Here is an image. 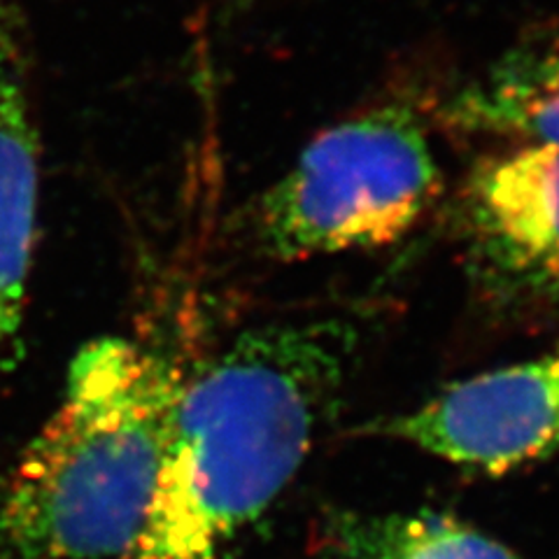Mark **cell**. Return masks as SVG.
Returning <instances> with one entry per match:
<instances>
[{
  "label": "cell",
  "mask_w": 559,
  "mask_h": 559,
  "mask_svg": "<svg viewBox=\"0 0 559 559\" xmlns=\"http://www.w3.org/2000/svg\"><path fill=\"white\" fill-rule=\"evenodd\" d=\"M345 353L334 326L273 324L187 378L127 559H224L299 474L341 390Z\"/></svg>",
  "instance_id": "cell-1"
},
{
  "label": "cell",
  "mask_w": 559,
  "mask_h": 559,
  "mask_svg": "<svg viewBox=\"0 0 559 559\" xmlns=\"http://www.w3.org/2000/svg\"><path fill=\"white\" fill-rule=\"evenodd\" d=\"M185 380L168 357L129 338L82 349L8 485L0 538L14 559L129 557Z\"/></svg>",
  "instance_id": "cell-2"
},
{
  "label": "cell",
  "mask_w": 559,
  "mask_h": 559,
  "mask_svg": "<svg viewBox=\"0 0 559 559\" xmlns=\"http://www.w3.org/2000/svg\"><path fill=\"white\" fill-rule=\"evenodd\" d=\"M439 185L427 133L408 110L347 119L266 191L261 245L283 261L382 248L413 229Z\"/></svg>",
  "instance_id": "cell-3"
},
{
  "label": "cell",
  "mask_w": 559,
  "mask_h": 559,
  "mask_svg": "<svg viewBox=\"0 0 559 559\" xmlns=\"http://www.w3.org/2000/svg\"><path fill=\"white\" fill-rule=\"evenodd\" d=\"M384 431L480 474L546 460L559 452V347L454 382Z\"/></svg>",
  "instance_id": "cell-4"
},
{
  "label": "cell",
  "mask_w": 559,
  "mask_h": 559,
  "mask_svg": "<svg viewBox=\"0 0 559 559\" xmlns=\"http://www.w3.org/2000/svg\"><path fill=\"white\" fill-rule=\"evenodd\" d=\"M466 217L489 273L559 301V147H520L483 164L466 191Z\"/></svg>",
  "instance_id": "cell-5"
},
{
  "label": "cell",
  "mask_w": 559,
  "mask_h": 559,
  "mask_svg": "<svg viewBox=\"0 0 559 559\" xmlns=\"http://www.w3.org/2000/svg\"><path fill=\"white\" fill-rule=\"evenodd\" d=\"M40 162L14 10L0 0V347L22 314L35 226Z\"/></svg>",
  "instance_id": "cell-6"
},
{
  "label": "cell",
  "mask_w": 559,
  "mask_h": 559,
  "mask_svg": "<svg viewBox=\"0 0 559 559\" xmlns=\"http://www.w3.org/2000/svg\"><path fill=\"white\" fill-rule=\"evenodd\" d=\"M450 119L522 147H559V38L506 57L452 100Z\"/></svg>",
  "instance_id": "cell-7"
},
{
  "label": "cell",
  "mask_w": 559,
  "mask_h": 559,
  "mask_svg": "<svg viewBox=\"0 0 559 559\" xmlns=\"http://www.w3.org/2000/svg\"><path fill=\"white\" fill-rule=\"evenodd\" d=\"M334 559H520L492 536L441 513L353 518L338 530Z\"/></svg>",
  "instance_id": "cell-8"
}]
</instances>
